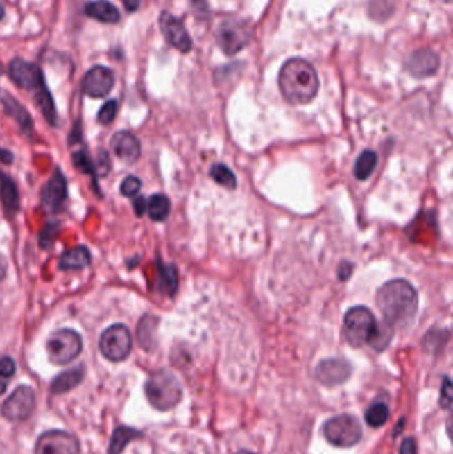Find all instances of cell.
I'll return each mask as SVG.
<instances>
[{"label":"cell","mask_w":453,"mask_h":454,"mask_svg":"<svg viewBox=\"0 0 453 454\" xmlns=\"http://www.w3.org/2000/svg\"><path fill=\"white\" fill-rule=\"evenodd\" d=\"M157 288L160 293H165L172 297L178 287L177 271L172 265H164L158 262V278H157Z\"/></svg>","instance_id":"cell-23"},{"label":"cell","mask_w":453,"mask_h":454,"mask_svg":"<svg viewBox=\"0 0 453 454\" xmlns=\"http://www.w3.org/2000/svg\"><path fill=\"white\" fill-rule=\"evenodd\" d=\"M325 437L330 444L339 448H350L359 442L363 429L359 420L350 414H341L330 419L323 428Z\"/></svg>","instance_id":"cell-6"},{"label":"cell","mask_w":453,"mask_h":454,"mask_svg":"<svg viewBox=\"0 0 453 454\" xmlns=\"http://www.w3.org/2000/svg\"><path fill=\"white\" fill-rule=\"evenodd\" d=\"M352 368L348 361L343 359H327L320 361L315 369V376L326 387H335L343 384L351 376Z\"/></svg>","instance_id":"cell-14"},{"label":"cell","mask_w":453,"mask_h":454,"mask_svg":"<svg viewBox=\"0 0 453 454\" xmlns=\"http://www.w3.org/2000/svg\"><path fill=\"white\" fill-rule=\"evenodd\" d=\"M352 270H354V265H352V263H350V262H342L341 266L338 268L339 279H341V281H347V279L351 277Z\"/></svg>","instance_id":"cell-36"},{"label":"cell","mask_w":453,"mask_h":454,"mask_svg":"<svg viewBox=\"0 0 453 454\" xmlns=\"http://www.w3.org/2000/svg\"><path fill=\"white\" fill-rule=\"evenodd\" d=\"M133 207H135L136 214H137L139 217H141V216L145 213V210H146V202H145V198L141 197V195H137V197L135 198V201H133Z\"/></svg>","instance_id":"cell-38"},{"label":"cell","mask_w":453,"mask_h":454,"mask_svg":"<svg viewBox=\"0 0 453 454\" xmlns=\"http://www.w3.org/2000/svg\"><path fill=\"white\" fill-rule=\"evenodd\" d=\"M110 148L116 157L126 164H135L140 158V141L130 132L121 130L116 133L110 140Z\"/></svg>","instance_id":"cell-17"},{"label":"cell","mask_w":453,"mask_h":454,"mask_svg":"<svg viewBox=\"0 0 453 454\" xmlns=\"http://www.w3.org/2000/svg\"><path fill=\"white\" fill-rule=\"evenodd\" d=\"M379 329L374 313L364 306L350 308L343 319V335L347 343L352 347L371 344Z\"/></svg>","instance_id":"cell-4"},{"label":"cell","mask_w":453,"mask_h":454,"mask_svg":"<svg viewBox=\"0 0 453 454\" xmlns=\"http://www.w3.org/2000/svg\"><path fill=\"white\" fill-rule=\"evenodd\" d=\"M283 98L291 105H305L313 101L319 91V78L313 65L294 58L283 64L278 78Z\"/></svg>","instance_id":"cell-2"},{"label":"cell","mask_w":453,"mask_h":454,"mask_svg":"<svg viewBox=\"0 0 453 454\" xmlns=\"http://www.w3.org/2000/svg\"><path fill=\"white\" fill-rule=\"evenodd\" d=\"M388 417H390V409L387 405L380 403L373 405L366 412V421L373 428H379L384 425L388 421Z\"/></svg>","instance_id":"cell-30"},{"label":"cell","mask_w":453,"mask_h":454,"mask_svg":"<svg viewBox=\"0 0 453 454\" xmlns=\"http://www.w3.org/2000/svg\"><path fill=\"white\" fill-rule=\"evenodd\" d=\"M80 445L74 435L64 430L43 433L35 445V454H78Z\"/></svg>","instance_id":"cell-10"},{"label":"cell","mask_w":453,"mask_h":454,"mask_svg":"<svg viewBox=\"0 0 453 454\" xmlns=\"http://www.w3.org/2000/svg\"><path fill=\"white\" fill-rule=\"evenodd\" d=\"M440 67V59L436 52L424 48L413 52L407 62V69L416 78H425L435 75Z\"/></svg>","instance_id":"cell-16"},{"label":"cell","mask_w":453,"mask_h":454,"mask_svg":"<svg viewBox=\"0 0 453 454\" xmlns=\"http://www.w3.org/2000/svg\"><path fill=\"white\" fill-rule=\"evenodd\" d=\"M128 12H135L140 7L141 0H121Z\"/></svg>","instance_id":"cell-39"},{"label":"cell","mask_w":453,"mask_h":454,"mask_svg":"<svg viewBox=\"0 0 453 454\" xmlns=\"http://www.w3.org/2000/svg\"><path fill=\"white\" fill-rule=\"evenodd\" d=\"M3 16H4V8H3V6L0 4V20L3 19Z\"/></svg>","instance_id":"cell-42"},{"label":"cell","mask_w":453,"mask_h":454,"mask_svg":"<svg viewBox=\"0 0 453 454\" xmlns=\"http://www.w3.org/2000/svg\"><path fill=\"white\" fill-rule=\"evenodd\" d=\"M114 85V76L110 68L97 65L87 72V75L83 78L81 89L83 94L94 97V98H101L110 94L112 88Z\"/></svg>","instance_id":"cell-11"},{"label":"cell","mask_w":453,"mask_h":454,"mask_svg":"<svg viewBox=\"0 0 453 454\" xmlns=\"http://www.w3.org/2000/svg\"><path fill=\"white\" fill-rule=\"evenodd\" d=\"M81 349L83 339L74 329H58L48 338V358L56 365H64L75 360Z\"/></svg>","instance_id":"cell-5"},{"label":"cell","mask_w":453,"mask_h":454,"mask_svg":"<svg viewBox=\"0 0 453 454\" xmlns=\"http://www.w3.org/2000/svg\"><path fill=\"white\" fill-rule=\"evenodd\" d=\"M74 164L78 168V171L87 174H92L94 175L97 172V168L94 166L91 157L88 156L85 152L80 150V152H75L74 153Z\"/></svg>","instance_id":"cell-33"},{"label":"cell","mask_w":453,"mask_h":454,"mask_svg":"<svg viewBox=\"0 0 453 454\" xmlns=\"http://www.w3.org/2000/svg\"><path fill=\"white\" fill-rule=\"evenodd\" d=\"M67 198V180L60 169H56L49 178L42 193V204L44 209L55 213L63 207Z\"/></svg>","instance_id":"cell-15"},{"label":"cell","mask_w":453,"mask_h":454,"mask_svg":"<svg viewBox=\"0 0 453 454\" xmlns=\"http://www.w3.org/2000/svg\"><path fill=\"white\" fill-rule=\"evenodd\" d=\"M85 14L101 23L116 24L120 21V12L116 6L107 0H96L85 6Z\"/></svg>","instance_id":"cell-18"},{"label":"cell","mask_w":453,"mask_h":454,"mask_svg":"<svg viewBox=\"0 0 453 454\" xmlns=\"http://www.w3.org/2000/svg\"><path fill=\"white\" fill-rule=\"evenodd\" d=\"M132 335L124 324H113L100 338V351L105 359L123 361L130 355Z\"/></svg>","instance_id":"cell-7"},{"label":"cell","mask_w":453,"mask_h":454,"mask_svg":"<svg viewBox=\"0 0 453 454\" xmlns=\"http://www.w3.org/2000/svg\"><path fill=\"white\" fill-rule=\"evenodd\" d=\"M7 274V261L4 259L3 255H0V282L4 279Z\"/></svg>","instance_id":"cell-40"},{"label":"cell","mask_w":453,"mask_h":454,"mask_svg":"<svg viewBox=\"0 0 453 454\" xmlns=\"http://www.w3.org/2000/svg\"><path fill=\"white\" fill-rule=\"evenodd\" d=\"M35 392L28 385L17 387L1 405V416L8 421H24L35 409Z\"/></svg>","instance_id":"cell-9"},{"label":"cell","mask_w":453,"mask_h":454,"mask_svg":"<svg viewBox=\"0 0 453 454\" xmlns=\"http://www.w3.org/2000/svg\"><path fill=\"white\" fill-rule=\"evenodd\" d=\"M0 200L6 213L11 217L19 210V193L15 184L6 174L0 178Z\"/></svg>","instance_id":"cell-22"},{"label":"cell","mask_w":453,"mask_h":454,"mask_svg":"<svg viewBox=\"0 0 453 454\" xmlns=\"http://www.w3.org/2000/svg\"><path fill=\"white\" fill-rule=\"evenodd\" d=\"M216 36L222 52L228 56H232L246 47L250 40V28L242 20L228 19L221 23Z\"/></svg>","instance_id":"cell-8"},{"label":"cell","mask_w":453,"mask_h":454,"mask_svg":"<svg viewBox=\"0 0 453 454\" xmlns=\"http://www.w3.org/2000/svg\"><path fill=\"white\" fill-rule=\"evenodd\" d=\"M235 454H254L251 453V452H248V451H242V452H238V453Z\"/></svg>","instance_id":"cell-43"},{"label":"cell","mask_w":453,"mask_h":454,"mask_svg":"<svg viewBox=\"0 0 453 454\" xmlns=\"http://www.w3.org/2000/svg\"><path fill=\"white\" fill-rule=\"evenodd\" d=\"M84 375H85V372H84L83 367H78V368H72V369L65 371L63 374L55 377L53 381L51 383V393L62 394V393L76 388L78 384L83 381Z\"/></svg>","instance_id":"cell-19"},{"label":"cell","mask_w":453,"mask_h":454,"mask_svg":"<svg viewBox=\"0 0 453 454\" xmlns=\"http://www.w3.org/2000/svg\"><path fill=\"white\" fill-rule=\"evenodd\" d=\"M400 454H418L416 453V442L413 439H406L400 445Z\"/></svg>","instance_id":"cell-37"},{"label":"cell","mask_w":453,"mask_h":454,"mask_svg":"<svg viewBox=\"0 0 453 454\" xmlns=\"http://www.w3.org/2000/svg\"><path fill=\"white\" fill-rule=\"evenodd\" d=\"M91 263V252L85 246H78L64 251L60 256L59 267L62 270H80Z\"/></svg>","instance_id":"cell-20"},{"label":"cell","mask_w":453,"mask_h":454,"mask_svg":"<svg viewBox=\"0 0 453 454\" xmlns=\"http://www.w3.org/2000/svg\"><path fill=\"white\" fill-rule=\"evenodd\" d=\"M140 432L136 429L128 428V426H120L113 432V436L110 439V451L108 454H121L126 449V445L137 437H140Z\"/></svg>","instance_id":"cell-24"},{"label":"cell","mask_w":453,"mask_h":454,"mask_svg":"<svg viewBox=\"0 0 453 454\" xmlns=\"http://www.w3.org/2000/svg\"><path fill=\"white\" fill-rule=\"evenodd\" d=\"M376 304L390 327H403L413 320L419 310V295L406 279L384 283L377 294Z\"/></svg>","instance_id":"cell-1"},{"label":"cell","mask_w":453,"mask_h":454,"mask_svg":"<svg viewBox=\"0 0 453 454\" xmlns=\"http://www.w3.org/2000/svg\"><path fill=\"white\" fill-rule=\"evenodd\" d=\"M16 372V363L12 358L4 356L0 358V394H3L11 377H14Z\"/></svg>","instance_id":"cell-31"},{"label":"cell","mask_w":453,"mask_h":454,"mask_svg":"<svg viewBox=\"0 0 453 454\" xmlns=\"http://www.w3.org/2000/svg\"><path fill=\"white\" fill-rule=\"evenodd\" d=\"M10 76L17 87L27 91H37L46 82L42 71L35 64L23 59H15L10 64Z\"/></svg>","instance_id":"cell-13"},{"label":"cell","mask_w":453,"mask_h":454,"mask_svg":"<svg viewBox=\"0 0 453 454\" xmlns=\"http://www.w3.org/2000/svg\"><path fill=\"white\" fill-rule=\"evenodd\" d=\"M117 110H119V103L116 100L107 101L99 112V116H97L99 123L101 125H108L116 119Z\"/></svg>","instance_id":"cell-32"},{"label":"cell","mask_w":453,"mask_h":454,"mask_svg":"<svg viewBox=\"0 0 453 454\" xmlns=\"http://www.w3.org/2000/svg\"><path fill=\"white\" fill-rule=\"evenodd\" d=\"M160 27L164 33L165 39L169 42V44L177 48L182 53H188L193 47L191 39L189 36L185 26L178 20L176 16L164 11L160 15Z\"/></svg>","instance_id":"cell-12"},{"label":"cell","mask_w":453,"mask_h":454,"mask_svg":"<svg viewBox=\"0 0 453 454\" xmlns=\"http://www.w3.org/2000/svg\"><path fill=\"white\" fill-rule=\"evenodd\" d=\"M145 394L151 405L158 410H169L182 399V388L178 378L166 369H160L148 378Z\"/></svg>","instance_id":"cell-3"},{"label":"cell","mask_w":453,"mask_h":454,"mask_svg":"<svg viewBox=\"0 0 453 454\" xmlns=\"http://www.w3.org/2000/svg\"><path fill=\"white\" fill-rule=\"evenodd\" d=\"M141 189V180L135 177V175H129L126 177V180L121 182L120 186V191L124 197H135L137 195V193L140 191Z\"/></svg>","instance_id":"cell-34"},{"label":"cell","mask_w":453,"mask_h":454,"mask_svg":"<svg viewBox=\"0 0 453 454\" xmlns=\"http://www.w3.org/2000/svg\"><path fill=\"white\" fill-rule=\"evenodd\" d=\"M376 165H377V155L374 150H364L357 159L355 166H354V174L355 177L364 181L367 180L373 172L375 171Z\"/></svg>","instance_id":"cell-26"},{"label":"cell","mask_w":453,"mask_h":454,"mask_svg":"<svg viewBox=\"0 0 453 454\" xmlns=\"http://www.w3.org/2000/svg\"><path fill=\"white\" fill-rule=\"evenodd\" d=\"M4 107H6L7 113H10V114L15 119L16 121H17V124L22 126L23 130H27V132L31 130V117H30L28 112L24 110V108H23V107L16 101L15 98H12V97H6V98H4Z\"/></svg>","instance_id":"cell-28"},{"label":"cell","mask_w":453,"mask_h":454,"mask_svg":"<svg viewBox=\"0 0 453 454\" xmlns=\"http://www.w3.org/2000/svg\"><path fill=\"white\" fill-rule=\"evenodd\" d=\"M452 403V383L450 377H444L443 385H441V393H440V407L448 409Z\"/></svg>","instance_id":"cell-35"},{"label":"cell","mask_w":453,"mask_h":454,"mask_svg":"<svg viewBox=\"0 0 453 454\" xmlns=\"http://www.w3.org/2000/svg\"><path fill=\"white\" fill-rule=\"evenodd\" d=\"M158 319L153 315H145L137 327V339L145 351H152L156 347V332Z\"/></svg>","instance_id":"cell-21"},{"label":"cell","mask_w":453,"mask_h":454,"mask_svg":"<svg viewBox=\"0 0 453 454\" xmlns=\"http://www.w3.org/2000/svg\"><path fill=\"white\" fill-rule=\"evenodd\" d=\"M210 177L223 188H237V177L226 165L223 164H214L210 168Z\"/></svg>","instance_id":"cell-29"},{"label":"cell","mask_w":453,"mask_h":454,"mask_svg":"<svg viewBox=\"0 0 453 454\" xmlns=\"http://www.w3.org/2000/svg\"><path fill=\"white\" fill-rule=\"evenodd\" d=\"M149 217L156 222L166 220L171 213V201L164 194H153L146 204Z\"/></svg>","instance_id":"cell-25"},{"label":"cell","mask_w":453,"mask_h":454,"mask_svg":"<svg viewBox=\"0 0 453 454\" xmlns=\"http://www.w3.org/2000/svg\"><path fill=\"white\" fill-rule=\"evenodd\" d=\"M3 175H4V173H3V172H1V171H0V178H1V177H3Z\"/></svg>","instance_id":"cell-44"},{"label":"cell","mask_w":453,"mask_h":454,"mask_svg":"<svg viewBox=\"0 0 453 454\" xmlns=\"http://www.w3.org/2000/svg\"><path fill=\"white\" fill-rule=\"evenodd\" d=\"M35 98H36V103H37L39 108L42 110V113L47 119L48 123L55 125L56 124V110H55L52 96L49 94L46 84L35 92Z\"/></svg>","instance_id":"cell-27"},{"label":"cell","mask_w":453,"mask_h":454,"mask_svg":"<svg viewBox=\"0 0 453 454\" xmlns=\"http://www.w3.org/2000/svg\"><path fill=\"white\" fill-rule=\"evenodd\" d=\"M193 1V4L200 10V11H206V8H207V3H206V0H191Z\"/></svg>","instance_id":"cell-41"}]
</instances>
